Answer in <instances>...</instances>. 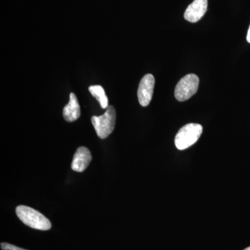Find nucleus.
Returning a JSON list of instances; mask_svg holds the SVG:
<instances>
[{"instance_id":"nucleus-1","label":"nucleus","mask_w":250,"mask_h":250,"mask_svg":"<svg viewBox=\"0 0 250 250\" xmlns=\"http://www.w3.org/2000/svg\"><path fill=\"white\" fill-rule=\"evenodd\" d=\"M16 212L18 218L29 228L41 231H47L52 228V224L45 215L31 207L18 206Z\"/></svg>"},{"instance_id":"nucleus-2","label":"nucleus","mask_w":250,"mask_h":250,"mask_svg":"<svg viewBox=\"0 0 250 250\" xmlns=\"http://www.w3.org/2000/svg\"><path fill=\"white\" fill-rule=\"evenodd\" d=\"M203 128L201 125L189 123L181 128L176 135L174 144L179 150L190 147L198 141L202 134Z\"/></svg>"},{"instance_id":"nucleus-3","label":"nucleus","mask_w":250,"mask_h":250,"mask_svg":"<svg viewBox=\"0 0 250 250\" xmlns=\"http://www.w3.org/2000/svg\"><path fill=\"white\" fill-rule=\"evenodd\" d=\"M116 111L113 106H108L106 111L102 116L92 117V124L100 139H106L113 132L116 125Z\"/></svg>"},{"instance_id":"nucleus-4","label":"nucleus","mask_w":250,"mask_h":250,"mask_svg":"<svg viewBox=\"0 0 250 250\" xmlns=\"http://www.w3.org/2000/svg\"><path fill=\"white\" fill-rule=\"evenodd\" d=\"M200 80L195 74L186 75L176 85L174 97L179 102L187 101L197 93Z\"/></svg>"},{"instance_id":"nucleus-5","label":"nucleus","mask_w":250,"mask_h":250,"mask_svg":"<svg viewBox=\"0 0 250 250\" xmlns=\"http://www.w3.org/2000/svg\"><path fill=\"white\" fill-rule=\"evenodd\" d=\"M154 84L155 79L151 74H147L143 77L138 90V98L141 106H147L150 103L154 93Z\"/></svg>"},{"instance_id":"nucleus-6","label":"nucleus","mask_w":250,"mask_h":250,"mask_svg":"<svg viewBox=\"0 0 250 250\" xmlns=\"http://www.w3.org/2000/svg\"><path fill=\"white\" fill-rule=\"evenodd\" d=\"M207 0H194L186 10L184 18L190 22H198L207 12Z\"/></svg>"},{"instance_id":"nucleus-7","label":"nucleus","mask_w":250,"mask_h":250,"mask_svg":"<svg viewBox=\"0 0 250 250\" xmlns=\"http://www.w3.org/2000/svg\"><path fill=\"white\" fill-rule=\"evenodd\" d=\"M91 161L92 155L89 149L85 147H79L74 155L72 169L75 172H82L88 167Z\"/></svg>"},{"instance_id":"nucleus-8","label":"nucleus","mask_w":250,"mask_h":250,"mask_svg":"<svg viewBox=\"0 0 250 250\" xmlns=\"http://www.w3.org/2000/svg\"><path fill=\"white\" fill-rule=\"evenodd\" d=\"M64 119L69 123L77 121L81 116L80 104L77 96L73 93H70V100L62 111Z\"/></svg>"},{"instance_id":"nucleus-9","label":"nucleus","mask_w":250,"mask_h":250,"mask_svg":"<svg viewBox=\"0 0 250 250\" xmlns=\"http://www.w3.org/2000/svg\"><path fill=\"white\" fill-rule=\"evenodd\" d=\"M90 93L97 99L103 108H107L108 100L103 87L100 85H90L88 88Z\"/></svg>"},{"instance_id":"nucleus-10","label":"nucleus","mask_w":250,"mask_h":250,"mask_svg":"<svg viewBox=\"0 0 250 250\" xmlns=\"http://www.w3.org/2000/svg\"><path fill=\"white\" fill-rule=\"evenodd\" d=\"M1 248L2 250H27L6 243H1Z\"/></svg>"},{"instance_id":"nucleus-11","label":"nucleus","mask_w":250,"mask_h":250,"mask_svg":"<svg viewBox=\"0 0 250 250\" xmlns=\"http://www.w3.org/2000/svg\"><path fill=\"white\" fill-rule=\"evenodd\" d=\"M247 41L250 43V26L248 29V34H247Z\"/></svg>"},{"instance_id":"nucleus-12","label":"nucleus","mask_w":250,"mask_h":250,"mask_svg":"<svg viewBox=\"0 0 250 250\" xmlns=\"http://www.w3.org/2000/svg\"><path fill=\"white\" fill-rule=\"evenodd\" d=\"M244 250H250V247H249V248H246V249H245Z\"/></svg>"}]
</instances>
